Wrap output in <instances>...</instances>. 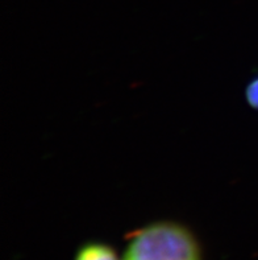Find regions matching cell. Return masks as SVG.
Wrapping results in <instances>:
<instances>
[{
	"label": "cell",
	"instance_id": "6da1fadb",
	"mask_svg": "<svg viewBox=\"0 0 258 260\" xmlns=\"http://www.w3.org/2000/svg\"><path fill=\"white\" fill-rule=\"evenodd\" d=\"M121 260H203L195 235L180 223L160 221L128 237Z\"/></svg>",
	"mask_w": 258,
	"mask_h": 260
},
{
	"label": "cell",
	"instance_id": "3957f363",
	"mask_svg": "<svg viewBox=\"0 0 258 260\" xmlns=\"http://www.w3.org/2000/svg\"><path fill=\"white\" fill-rule=\"evenodd\" d=\"M246 98H248L250 106L258 109V78L249 83L246 90Z\"/></svg>",
	"mask_w": 258,
	"mask_h": 260
},
{
	"label": "cell",
	"instance_id": "7a4b0ae2",
	"mask_svg": "<svg viewBox=\"0 0 258 260\" xmlns=\"http://www.w3.org/2000/svg\"><path fill=\"white\" fill-rule=\"evenodd\" d=\"M74 260H121L109 244L90 242L77 251Z\"/></svg>",
	"mask_w": 258,
	"mask_h": 260
}]
</instances>
